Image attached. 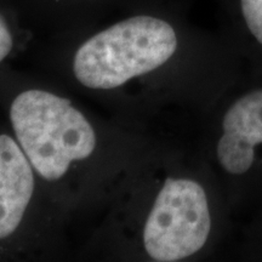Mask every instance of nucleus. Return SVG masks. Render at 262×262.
Returning <instances> with one entry per match:
<instances>
[{
  "instance_id": "f257e3e1",
  "label": "nucleus",
  "mask_w": 262,
  "mask_h": 262,
  "mask_svg": "<svg viewBox=\"0 0 262 262\" xmlns=\"http://www.w3.org/2000/svg\"><path fill=\"white\" fill-rule=\"evenodd\" d=\"M9 120L66 225L102 210L139 157L135 127L101 119L51 78L17 91Z\"/></svg>"
},
{
  "instance_id": "f03ea898",
  "label": "nucleus",
  "mask_w": 262,
  "mask_h": 262,
  "mask_svg": "<svg viewBox=\"0 0 262 262\" xmlns=\"http://www.w3.org/2000/svg\"><path fill=\"white\" fill-rule=\"evenodd\" d=\"M103 209L96 247L112 256L182 261L199 253L211 232L205 189L188 178L166 176L149 201L118 183Z\"/></svg>"
},
{
  "instance_id": "7ed1b4c3",
  "label": "nucleus",
  "mask_w": 262,
  "mask_h": 262,
  "mask_svg": "<svg viewBox=\"0 0 262 262\" xmlns=\"http://www.w3.org/2000/svg\"><path fill=\"white\" fill-rule=\"evenodd\" d=\"M178 35L169 22L150 15L124 18L80 42L56 81L117 111L120 122L130 118L139 89L173 57Z\"/></svg>"
},
{
  "instance_id": "20e7f679",
  "label": "nucleus",
  "mask_w": 262,
  "mask_h": 262,
  "mask_svg": "<svg viewBox=\"0 0 262 262\" xmlns=\"http://www.w3.org/2000/svg\"><path fill=\"white\" fill-rule=\"evenodd\" d=\"M66 222L14 134L0 133V242L31 235L41 257L61 249Z\"/></svg>"
},
{
  "instance_id": "39448f33",
  "label": "nucleus",
  "mask_w": 262,
  "mask_h": 262,
  "mask_svg": "<svg viewBox=\"0 0 262 262\" xmlns=\"http://www.w3.org/2000/svg\"><path fill=\"white\" fill-rule=\"evenodd\" d=\"M262 143V90L247 94L228 108L222 119V135L216 146L220 166L232 175L251 168L254 148Z\"/></svg>"
},
{
  "instance_id": "423d86ee",
  "label": "nucleus",
  "mask_w": 262,
  "mask_h": 262,
  "mask_svg": "<svg viewBox=\"0 0 262 262\" xmlns=\"http://www.w3.org/2000/svg\"><path fill=\"white\" fill-rule=\"evenodd\" d=\"M242 11L249 31L262 44V0H242Z\"/></svg>"
},
{
  "instance_id": "0eeeda50",
  "label": "nucleus",
  "mask_w": 262,
  "mask_h": 262,
  "mask_svg": "<svg viewBox=\"0 0 262 262\" xmlns=\"http://www.w3.org/2000/svg\"><path fill=\"white\" fill-rule=\"evenodd\" d=\"M14 44V35L10 31L8 22L3 15H0V63L11 54Z\"/></svg>"
}]
</instances>
